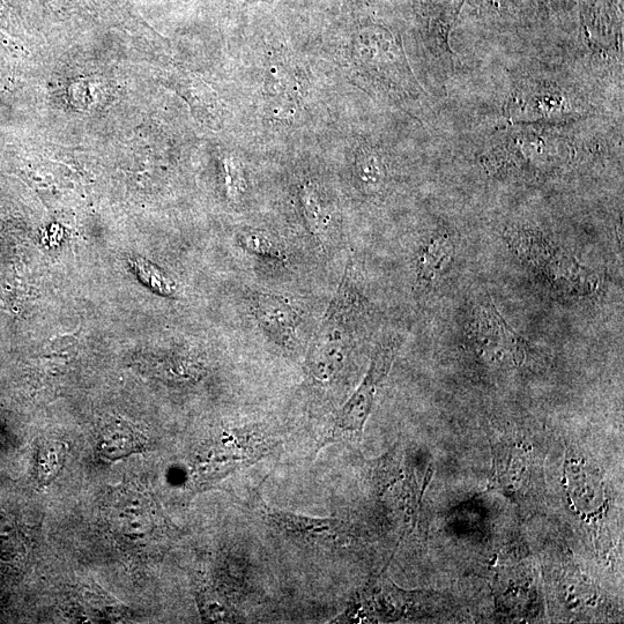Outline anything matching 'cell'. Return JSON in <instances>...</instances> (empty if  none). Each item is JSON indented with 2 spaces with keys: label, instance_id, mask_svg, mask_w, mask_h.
I'll return each mask as SVG.
<instances>
[{
  "label": "cell",
  "instance_id": "1",
  "mask_svg": "<svg viewBox=\"0 0 624 624\" xmlns=\"http://www.w3.org/2000/svg\"><path fill=\"white\" fill-rule=\"evenodd\" d=\"M360 310V295L354 286L352 267H348L312 341L307 360L312 381L330 384L343 373Z\"/></svg>",
  "mask_w": 624,
  "mask_h": 624
},
{
  "label": "cell",
  "instance_id": "2",
  "mask_svg": "<svg viewBox=\"0 0 624 624\" xmlns=\"http://www.w3.org/2000/svg\"><path fill=\"white\" fill-rule=\"evenodd\" d=\"M396 345L386 343L377 348L369 371L359 389L339 411L324 445L343 440H358L373 410L378 385L389 374L396 355Z\"/></svg>",
  "mask_w": 624,
  "mask_h": 624
},
{
  "label": "cell",
  "instance_id": "3",
  "mask_svg": "<svg viewBox=\"0 0 624 624\" xmlns=\"http://www.w3.org/2000/svg\"><path fill=\"white\" fill-rule=\"evenodd\" d=\"M255 504L266 522L294 540L312 546L343 547L349 539V526L340 519L311 518L270 507L262 497Z\"/></svg>",
  "mask_w": 624,
  "mask_h": 624
},
{
  "label": "cell",
  "instance_id": "4",
  "mask_svg": "<svg viewBox=\"0 0 624 624\" xmlns=\"http://www.w3.org/2000/svg\"><path fill=\"white\" fill-rule=\"evenodd\" d=\"M571 99L561 86L530 78L520 81L508 107L516 120H563L578 114Z\"/></svg>",
  "mask_w": 624,
  "mask_h": 624
},
{
  "label": "cell",
  "instance_id": "5",
  "mask_svg": "<svg viewBox=\"0 0 624 624\" xmlns=\"http://www.w3.org/2000/svg\"><path fill=\"white\" fill-rule=\"evenodd\" d=\"M473 329L474 343L484 354L494 358H509L520 363L524 360L529 345L505 323L493 303L479 308Z\"/></svg>",
  "mask_w": 624,
  "mask_h": 624
},
{
  "label": "cell",
  "instance_id": "6",
  "mask_svg": "<svg viewBox=\"0 0 624 624\" xmlns=\"http://www.w3.org/2000/svg\"><path fill=\"white\" fill-rule=\"evenodd\" d=\"M255 314L260 326L278 343L285 346L295 343L299 316L291 304L278 296L259 294Z\"/></svg>",
  "mask_w": 624,
  "mask_h": 624
},
{
  "label": "cell",
  "instance_id": "7",
  "mask_svg": "<svg viewBox=\"0 0 624 624\" xmlns=\"http://www.w3.org/2000/svg\"><path fill=\"white\" fill-rule=\"evenodd\" d=\"M145 447V438L126 425H111L102 430L98 440L100 455L118 460L139 452Z\"/></svg>",
  "mask_w": 624,
  "mask_h": 624
},
{
  "label": "cell",
  "instance_id": "8",
  "mask_svg": "<svg viewBox=\"0 0 624 624\" xmlns=\"http://www.w3.org/2000/svg\"><path fill=\"white\" fill-rule=\"evenodd\" d=\"M456 243L448 233L437 234L427 244L419 260V281L423 286L433 284L444 266L455 255Z\"/></svg>",
  "mask_w": 624,
  "mask_h": 624
},
{
  "label": "cell",
  "instance_id": "9",
  "mask_svg": "<svg viewBox=\"0 0 624 624\" xmlns=\"http://www.w3.org/2000/svg\"><path fill=\"white\" fill-rule=\"evenodd\" d=\"M301 203L304 218H306L310 232L322 244L329 241L331 217L328 207L323 202L321 192L315 184H304L301 192Z\"/></svg>",
  "mask_w": 624,
  "mask_h": 624
},
{
  "label": "cell",
  "instance_id": "10",
  "mask_svg": "<svg viewBox=\"0 0 624 624\" xmlns=\"http://www.w3.org/2000/svg\"><path fill=\"white\" fill-rule=\"evenodd\" d=\"M117 522L128 532L146 531L152 523L151 505L137 493L126 495L115 511Z\"/></svg>",
  "mask_w": 624,
  "mask_h": 624
},
{
  "label": "cell",
  "instance_id": "11",
  "mask_svg": "<svg viewBox=\"0 0 624 624\" xmlns=\"http://www.w3.org/2000/svg\"><path fill=\"white\" fill-rule=\"evenodd\" d=\"M198 606L203 619L208 622H234L239 618L228 601L211 589L200 590Z\"/></svg>",
  "mask_w": 624,
  "mask_h": 624
},
{
  "label": "cell",
  "instance_id": "12",
  "mask_svg": "<svg viewBox=\"0 0 624 624\" xmlns=\"http://www.w3.org/2000/svg\"><path fill=\"white\" fill-rule=\"evenodd\" d=\"M356 175L364 187L370 190L380 189L386 176L381 156L371 151L361 152L356 159Z\"/></svg>",
  "mask_w": 624,
  "mask_h": 624
},
{
  "label": "cell",
  "instance_id": "13",
  "mask_svg": "<svg viewBox=\"0 0 624 624\" xmlns=\"http://www.w3.org/2000/svg\"><path fill=\"white\" fill-rule=\"evenodd\" d=\"M240 242L251 254L272 259H285L281 245L266 233L259 230H247L240 236Z\"/></svg>",
  "mask_w": 624,
  "mask_h": 624
},
{
  "label": "cell",
  "instance_id": "14",
  "mask_svg": "<svg viewBox=\"0 0 624 624\" xmlns=\"http://www.w3.org/2000/svg\"><path fill=\"white\" fill-rule=\"evenodd\" d=\"M66 456L63 443L50 442L40 452L39 475L43 484H49L61 472Z\"/></svg>",
  "mask_w": 624,
  "mask_h": 624
},
{
  "label": "cell",
  "instance_id": "15",
  "mask_svg": "<svg viewBox=\"0 0 624 624\" xmlns=\"http://www.w3.org/2000/svg\"><path fill=\"white\" fill-rule=\"evenodd\" d=\"M226 172L229 197L237 202L243 193L247 191V183L244 181L242 169L240 165H235L233 161H228Z\"/></svg>",
  "mask_w": 624,
  "mask_h": 624
}]
</instances>
